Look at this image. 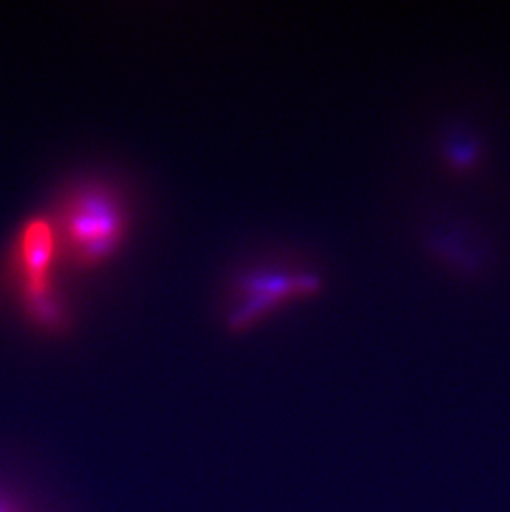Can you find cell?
Instances as JSON below:
<instances>
[{"instance_id":"6da1fadb","label":"cell","mask_w":510,"mask_h":512,"mask_svg":"<svg viewBox=\"0 0 510 512\" xmlns=\"http://www.w3.org/2000/svg\"><path fill=\"white\" fill-rule=\"evenodd\" d=\"M125 231L120 199L106 186L85 184L73 189L58 214L57 244L78 264H93L108 256Z\"/></svg>"},{"instance_id":"7a4b0ae2","label":"cell","mask_w":510,"mask_h":512,"mask_svg":"<svg viewBox=\"0 0 510 512\" xmlns=\"http://www.w3.org/2000/svg\"><path fill=\"white\" fill-rule=\"evenodd\" d=\"M57 251V232L47 219H32L20 231L15 266L24 302H44L53 295L50 264Z\"/></svg>"},{"instance_id":"3957f363","label":"cell","mask_w":510,"mask_h":512,"mask_svg":"<svg viewBox=\"0 0 510 512\" xmlns=\"http://www.w3.org/2000/svg\"><path fill=\"white\" fill-rule=\"evenodd\" d=\"M0 512H22L19 506L5 494L0 493Z\"/></svg>"}]
</instances>
